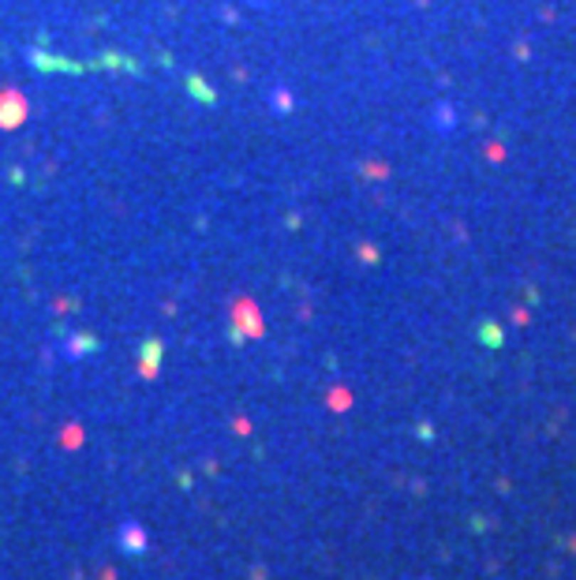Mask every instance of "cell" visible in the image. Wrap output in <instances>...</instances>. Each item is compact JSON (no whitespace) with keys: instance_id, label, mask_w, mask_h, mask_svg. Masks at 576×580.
<instances>
[{"instance_id":"obj_1","label":"cell","mask_w":576,"mask_h":580,"mask_svg":"<svg viewBox=\"0 0 576 580\" xmlns=\"http://www.w3.org/2000/svg\"><path fill=\"white\" fill-rule=\"evenodd\" d=\"M120 543L127 554H142L146 550V532L139 524H120Z\"/></svg>"},{"instance_id":"obj_2","label":"cell","mask_w":576,"mask_h":580,"mask_svg":"<svg viewBox=\"0 0 576 580\" xmlns=\"http://www.w3.org/2000/svg\"><path fill=\"white\" fill-rule=\"evenodd\" d=\"M157 359H161V341L150 337L142 344V374H146V379H154V374H157Z\"/></svg>"},{"instance_id":"obj_3","label":"cell","mask_w":576,"mask_h":580,"mask_svg":"<svg viewBox=\"0 0 576 580\" xmlns=\"http://www.w3.org/2000/svg\"><path fill=\"white\" fill-rule=\"evenodd\" d=\"M479 337H483L486 344H491V348H498V344H501V333H498V326H483V329H479Z\"/></svg>"}]
</instances>
